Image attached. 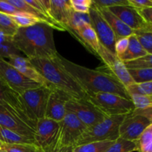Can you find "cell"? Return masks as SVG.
Returning a JSON list of instances; mask_svg holds the SVG:
<instances>
[{
    "label": "cell",
    "mask_w": 152,
    "mask_h": 152,
    "mask_svg": "<svg viewBox=\"0 0 152 152\" xmlns=\"http://www.w3.org/2000/svg\"><path fill=\"white\" fill-rule=\"evenodd\" d=\"M135 83H142L152 81V68L129 69Z\"/></svg>",
    "instance_id": "26"
},
{
    "label": "cell",
    "mask_w": 152,
    "mask_h": 152,
    "mask_svg": "<svg viewBox=\"0 0 152 152\" xmlns=\"http://www.w3.org/2000/svg\"><path fill=\"white\" fill-rule=\"evenodd\" d=\"M151 122L143 115L132 111L127 114L119 129V137L127 140L136 142Z\"/></svg>",
    "instance_id": "13"
},
{
    "label": "cell",
    "mask_w": 152,
    "mask_h": 152,
    "mask_svg": "<svg viewBox=\"0 0 152 152\" xmlns=\"http://www.w3.org/2000/svg\"><path fill=\"white\" fill-rule=\"evenodd\" d=\"M94 5L99 8H109L115 6H130L129 0H92Z\"/></svg>",
    "instance_id": "34"
},
{
    "label": "cell",
    "mask_w": 152,
    "mask_h": 152,
    "mask_svg": "<svg viewBox=\"0 0 152 152\" xmlns=\"http://www.w3.org/2000/svg\"><path fill=\"white\" fill-rule=\"evenodd\" d=\"M19 27L10 16L0 13V34L9 38H13L17 32Z\"/></svg>",
    "instance_id": "23"
},
{
    "label": "cell",
    "mask_w": 152,
    "mask_h": 152,
    "mask_svg": "<svg viewBox=\"0 0 152 152\" xmlns=\"http://www.w3.org/2000/svg\"><path fill=\"white\" fill-rule=\"evenodd\" d=\"M1 148L7 152H40L34 144H3Z\"/></svg>",
    "instance_id": "30"
},
{
    "label": "cell",
    "mask_w": 152,
    "mask_h": 152,
    "mask_svg": "<svg viewBox=\"0 0 152 152\" xmlns=\"http://www.w3.org/2000/svg\"><path fill=\"white\" fill-rule=\"evenodd\" d=\"M0 126L22 136L34 139L35 131L25 124L7 105H0Z\"/></svg>",
    "instance_id": "15"
},
{
    "label": "cell",
    "mask_w": 152,
    "mask_h": 152,
    "mask_svg": "<svg viewBox=\"0 0 152 152\" xmlns=\"http://www.w3.org/2000/svg\"><path fill=\"white\" fill-rule=\"evenodd\" d=\"M53 30L41 22L27 28H19L12 38V43L28 59H54L59 53L53 39Z\"/></svg>",
    "instance_id": "1"
},
{
    "label": "cell",
    "mask_w": 152,
    "mask_h": 152,
    "mask_svg": "<svg viewBox=\"0 0 152 152\" xmlns=\"http://www.w3.org/2000/svg\"><path fill=\"white\" fill-rule=\"evenodd\" d=\"M126 116H108L100 123L87 129L79 138L75 146L90 142L117 140L120 137L119 129Z\"/></svg>",
    "instance_id": "4"
},
{
    "label": "cell",
    "mask_w": 152,
    "mask_h": 152,
    "mask_svg": "<svg viewBox=\"0 0 152 152\" xmlns=\"http://www.w3.org/2000/svg\"><path fill=\"white\" fill-rule=\"evenodd\" d=\"M0 152H7V151H5V150H4V149H3V148H1V151H0Z\"/></svg>",
    "instance_id": "42"
},
{
    "label": "cell",
    "mask_w": 152,
    "mask_h": 152,
    "mask_svg": "<svg viewBox=\"0 0 152 152\" xmlns=\"http://www.w3.org/2000/svg\"><path fill=\"white\" fill-rule=\"evenodd\" d=\"M51 89L45 86H40L25 91L21 94L30 118L35 123L45 118L48 99Z\"/></svg>",
    "instance_id": "7"
},
{
    "label": "cell",
    "mask_w": 152,
    "mask_h": 152,
    "mask_svg": "<svg viewBox=\"0 0 152 152\" xmlns=\"http://www.w3.org/2000/svg\"><path fill=\"white\" fill-rule=\"evenodd\" d=\"M98 57L100 58L101 60L105 63L108 71L114 76L126 88L134 84V81L124 62L117 57L116 54L111 53L101 45L98 51Z\"/></svg>",
    "instance_id": "12"
},
{
    "label": "cell",
    "mask_w": 152,
    "mask_h": 152,
    "mask_svg": "<svg viewBox=\"0 0 152 152\" xmlns=\"http://www.w3.org/2000/svg\"><path fill=\"white\" fill-rule=\"evenodd\" d=\"M58 59L65 70L78 82L88 95L96 93H111L131 99L125 86L108 71L99 68L90 69L76 64L58 55Z\"/></svg>",
    "instance_id": "2"
},
{
    "label": "cell",
    "mask_w": 152,
    "mask_h": 152,
    "mask_svg": "<svg viewBox=\"0 0 152 152\" xmlns=\"http://www.w3.org/2000/svg\"><path fill=\"white\" fill-rule=\"evenodd\" d=\"M0 13L8 16H15L24 13L7 2V0H0Z\"/></svg>",
    "instance_id": "36"
},
{
    "label": "cell",
    "mask_w": 152,
    "mask_h": 152,
    "mask_svg": "<svg viewBox=\"0 0 152 152\" xmlns=\"http://www.w3.org/2000/svg\"><path fill=\"white\" fill-rule=\"evenodd\" d=\"M0 80L9 88L20 95L25 91L42 86L22 75L1 57H0Z\"/></svg>",
    "instance_id": "9"
},
{
    "label": "cell",
    "mask_w": 152,
    "mask_h": 152,
    "mask_svg": "<svg viewBox=\"0 0 152 152\" xmlns=\"http://www.w3.org/2000/svg\"><path fill=\"white\" fill-rule=\"evenodd\" d=\"M129 37L122 38L117 40L115 44V54L117 57L120 58L127 50L128 47H129Z\"/></svg>",
    "instance_id": "37"
},
{
    "label": "cell",
    "mask_w": 152,
    "mask_h": 152,
    "mask_svg": "<svg viewBox=\"0 0 152 152\" xmlns=\"http://www.w3.org/2000/svg\"><path fill=\"white\" fill-rule=\"evenodd\" d=\"M71 96L62 91L52 88L48 99L45 118L61 122L66 114L65 105Z\"/></svg>",
    "instance_id": "16"
},
{
    "label": "cell",
    "mask_w": 152,
    "mask_h": 152,
    "mask_svg": "<svg viewBox=\"0 0 152 152\" xmlns=\"http://www.w3.org/2000/svg\"><path fill=\"white\" fill-rule=\"evenodd\" d=\"M15 23L17 25L19 28H27V27L32 26L36 25L38 22H40L39 20L37 18L34 17L33 16L27 13H22V14L15 15V16H10Z\"/></svg>",
    "instance_id": "31"
},
{
    "label": "cell",
    "mask_w": 152,
    "mask_h": 152,
    "mask_svg": "<svg viewBox=\"0 0 152 152\" xmlns=\"http://www.w3.org/2000/svg\"><path fill=\"white\" fill-rule=\"evenodd\" d=\"M134 35L148 54H152V32L147 31H136Z\"/></svg>",
    "instance_id": "28"
},
{
    "label": "cell",
    "mask_w": 152,
    "mask_h": 152,
    "mask_svg": "<svg viewBox=\"0 0 152 152\" xmlns=\"http://www.w3.org/2000/svg\"><path fill=\"white\" fill-rule=\"evenodd\" d=\"M129 44L127 50L120 57L123 62H129V61L136 60L146 56L148 53L145 52L143 48L138 41L137 38L134 34L129 37Z\"/></svg>",
    "instance_id": "21"
},
{
    "label": "cell",
    "mask_w": 152,
    "mask_h": 152,
    "mask_svg": "<svg viewBox=\"0 0 152 152\" xmlns=\"http://www.w3.org/2000/svg\"><path fill=\"white\" fill-rule=\"evenodd\" d=\"M48 15L65 30L72 19L73 10L69 0H50Z\"/></svg>",
    "instance_id": "18"
},
{
    "label": "cell",
    "mask_w": 152,
    "mask_h": 152,
    "mask_svg": "<svg viewBox=\"0 0 152 152\" xmlns=\"http://www.w3.org/2000/svg\"><path fill=\"white\" fill-rule=\"evenodd\" d=\"M0 141L3 144H35L34 139L22 136L0 126Z\"/></svg>",
    "instance_id": "22"
},
{
    "label": "cell",
    "mask_w": 152,
    "mask_h": 152,
    "mask_svg": "<svg viewBox=\"0 0 152 152\" xmlns=\"http://www.w3.org/2000/svg\"><path fill=\"white\" fill-rule=\"evenodd\" d=\"M115 141H101L77 145L74 147L73 152H105Z\"/></svg>",
    "instance_id": "24"
},
{
    "label": "cell",
    "mask_w": 152,
    "mask_h": 152,
    "mask_svg": "<svg viewBox=\"0 0 152 152\" xmlns=\"http://www.w3.org/2000/svg\"><path fill=\"white\" fill-rule=\"evenodd\" d=\"M126 90L129 96L133 94L152 96V81L142 83H134L126 88Z\"/></svg>",
    "instance_id": "29"
},
{
    "label": "cell",
    "mask_w": 152,
    "mask_h": 152,
    "mask_svg": "<svg viewBox=\"0 0 152 152\" xmlns=\"http://www.w3.org/2000/svg\"><path fill=\"white\" fill-rule=\"evenodd\" d=\"M108 10L133 31H151L152 26L147 23L136 8L131 6H115Z\"/></svg>",
    "instance_id": "14"
},
{
    "label": "cell",
    "mask_w": 152,
    "mask_h": 152,
    "mask_svg": "<svg viewBox=\"0 0 152 152\" xmlns=\"http://www.w3.org/2000/svg\"><path fill=\"white\" fill-rule=\"evenodd\" d=\"M29 61L53 88L62 91L74 99H87L86 92L61 65L58 56L54 59H31Z\"/></svg>",
    "instance_id": "3"
},
{
    "label": "cell",
    "mask_w": 152,
    "mask_h": 152,
    "mask_svg": "<svg viewBox=\"0 0 152 152\" xmlns=\"http://www.w3.org/2000/svg\"><path fill=\"white\" fill-rule=\"evenodd\" d=\"M96 9L99 12V13L102 15L104 19L106 21L107 23L109 25L112 31H114L117 40L122 38L129 37L132 34H134V31H133L132 28L127 26L124 22H122L117 16H116L114 13H111L108 10V8H99V7H96Z\"/></svg>",
    "instance_id": "20"
},
{
    "label": "cell",
    "mask_w": 152,
    "mask_h": 152,
    "mask_svg": "<svg viewBox=\"0 0 152 152\" xmlns=\"http://www.w3.org/2000/svg\"><path fill=\"white\" fill-rule=\"evenodd\" d=\"M88 15L91 25L96 32L101 45L115 54V44L117 42L115 34L93 3L89 10Z\"/></svg>",
    "instance_id": "11"
},
{
    "label": "cell",
    "mask_w": 152,
    "mask_h": 152,
    "mask_svg": "<svg viewBox=\"0 0 152 152\" xmlns=\"http://www.w3.org/2000/svg\"><path fill=\"white\" fill-rule=\"evenodd\" d=\"M129 5L136 9L152 7V0H129Z\"/></svg>",
    "instance_id": "38"
},
{
    "label": "cell",
    "mask_w": 152,
    "mask_h": 152,
    "mask_svg": "<svg viewBox=\"0 0 152 152\" xmlns=\"http://www.w3.org/2000/svg\"><path fill=\"white\" fill-rule=\"evenodd\" d=\"M65 108L74 114L88 129L100 123L108 117L87 99L71 98L67 102Z\"/></svg>",
    "instance_id": "8"
},
{
    "label": "cell",
    "mask_w": 152,
    "mask_h": 152,
    "mask_svg": "<svg viewBox=\"0 0 152 152\" xmlns=\"http://www.w3.org/2000/svg\"><path fill=\"white\" fill-rule=\"evenodd\" d=\"M59 122L43 118L37 123L34 141L40 152H56L59 133Z\"/></svg>",
    "instance_id": "6"
},
{
    "label": "cell",
    "mask_w": 152,
    "mask_h": 152,
    "mask_svg": "<svg viewBox=\"0 0 152 152\" xmlns=\"http://www.w3.org/2000/svg\"><path fill=\"white\" fill-rule=\"evenodd\" d=\"M67 111V110H66ZM57 150L62 147H74L81 135L88 129L74 114L67 111L65 117L59 122Z\"/></svg>",
    "instance_id": "10"
},
{
    "label": "cell",
    "mask_w": 152,
    "mask_h": 152,
    "mask_svg": "<svg viewBox=\"0 0 152 152\" xmlns=\"http://www.w3.org/2000/svg\"><path fill=\"white\" fill-rule=\"evenodd\" d=\"M73 150H74L73 146H65L60 148L56 152H73Z\"/></svg>",
    "instance_id": "40"
},
{
    "label": "cell",
    "mask_w": 152,
    "mask_h": 152,
    "mask_svg": "<svg viewBox=\"0 0 152 152\" xmlns=\"http://www.w3.org/2000/svg\"><path fill=\"white\" fill-rule=\"evenodd\" d=\"M137 151L135 142L119 137L105 152H134Z\"/></svg>",
    "instance_id": "25"
},
{
    "label": "cell",
    "mask_w": 152,
    "mask_h": 152,
    "mask_svg": "<svg viewBox=\"0 0 152 152\" xmlns=\"http://www.w3.org/2000/svg\"><path fill=\"white\" fill-rule=\"evenodd\" d=\"M2 145H3V143L1 142V141H0V147H1V146H2Z\"/></svg>",
    "instance_id": "43"
},
{
    "label": "cell",
    "mask_w": 152,
    "mask_h": 152,
    "mask_svg": "<svg viewBox=\"0 0 152 152\" xmlns=\"http://www.w3.org/2000/svg\"><path fill=\"white\" fill-rule=\"evenodd\" d=\"M137 151L141 152L152 142V123L144 130L139 139L136 141Z\"/></svg>",
    "instance_id": "33"
},
{
    "label": "cell",
    "mask_w": 152,
    "mask_h": 152,
    "mask_svg": "<svg viewBox=\"0 0 152 152\" xmlns=\"http://www.w3.org/2000/svg\"><path fill=\"white\" fill-rule=\"evenodd\" d=\"M7 86H6L4 85V83H3L0 80V102H1V99H2V96H3V93H4V89L7 88Z\"/></svg>",
    "instance_id": "41"
},
{
    "label": "cell",
    "mask_w": 152,
    "mask_h": 152,
    "mask_svg": "<svg viewBox=\"0 0 152 152\" xmlns=\"http://www.w3.org/2000/svg\"><path fill=\"white\" fill-rule=\"evenodd\" d=\"M140 14L142 16L144 20L148 24L152 26V7H147V8L137 9Z\"/></svg>",
    "instance_id": "39"
},
{
    "label": "cell",
    "mask_w": 152,
    "mask_h": 152,
    "mask_svg": "<svg viewBox=\"0 0 152 152\" xmlns=\"http://www.w3.org/2000/svg\"><path fill=\"white\" fill-rule=\"evenodd\" d=\"M124 63L128 69L152 68V54H147L146 56L136 59V60L125 62Z\"/></svg>",
    "instance_id": "32"
},
{
    "label": "cell",
    "mask_w": 152,
    "mask_h": 152,
    "mask_svg": "<svg viewBox=\"0 0 152 152\" xmlns=\"http://www.w3.org/2000/svg\"><path fill=\"white\" fill-rule=\"evenodd\" d=\"M7 1L8 3H10V4H12L13 7L17 8L18 10L22 11V13L31 15L34 17L37 18L41 22H43V23H45L47 25H49L50 26H51L54 30H58V31H66V30L63 27L61 26L59 24L55 22L52 18H50V16L46 15L45 13H42V12L39 11V10H37L34 7H33L32 6H31L29 4L27 3L25 0H7Z\"/></svg>",
    "instance_id": "19"
},
{
    "label": "cell",
    "mask_w": 152,
    "mask_h": 152,
    "mask_svg": "<svg viewBox=\"0 0 152 152\" xmlns=\"http://www.w3.org/2000/svg\"><path fill=\"white\" fill-rule=\"evenodd\" d=\"M4 59L29 80L36 82L42 86L50 88H55L37 71L28 58L23 57L21 55L14 54Z\"/></svg>",
    "instance_id": "17"
},
{
    "label": "cell",
    "mask_w": 152,
    "mask_h": 152,
    "mask_svg": "<svg viewBox=\"0 0 152 152\" xmlns=\"http://www.w3.org/2000/svg\"><path fill=\"white\" fill-rule=\"evenodd\" d=\"M74 12L80 13H88L92 0H69Z\"/></svg>",
    "instance_id": "35"
},
{
    "label": "cell",
    "mask_w": 152,
    "mask_h": 152,
    "mask_svg": "<svg viewBox=\"0 0 152 152\" xmlns=\"http://www.w3.org/2000/svg\"><path fill=\"white\" fill-rule=\"evenodd\" d=\"M1 147H0V151H1Z\"/></svg>",
    "instance_id": "44"
},
{
    "label": "cell",
    "mask_w": 152,
    "mask_h": 152,
    "mask_svg": "<svg viewBox=\"0 0 152 152\" xmlns=\"http://www.w3.org/2000/svg\"><path fill=\"white\" fill-rule=\"evenodd\" d=\"M90 101L97 109L106 116L127 115L135 109L130 99L111 93H96L88 95Z\"/></svg>",
    "instance_id": "5"
},
{
    "label": "cell",
    "mask_w": 152,
    "mask_h": 152,
    "mask_svg": "<svg viewBox=\"0 0 152 152\" xmlns=\"http://www.w3.org/2000/svg\"><path fill=\"white\" fill-rule=\"evenodd\" d=\"M130 97L136 110H145L152 108V96L133 94H130Z\"/></svg>",
    "instance_id": "27"
}]
</instances>
